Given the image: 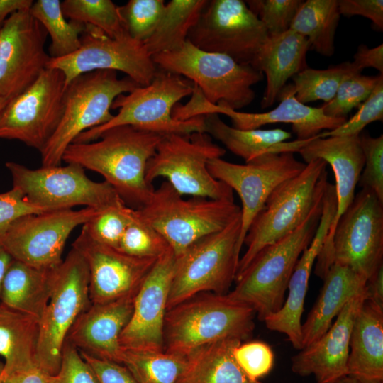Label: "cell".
I'll return each mask as SVG.
<instances>
[{
	"label": "cell",
	"mask_w": 383,
	"mask_h": 383,
	"mask_svg": "<svg viewBox=\"0 0 383 383\" xmlns=\"http://www.w3.org/2000/svg\"><path fill=\"white\" fill-rule=\"evenodd\" d=\"M163 135L131 126L113 127L96 140L70 144L62 161L99 173L126 203L139 208L154 189L146 182V166Z\"/></svg>",
	"instance_id": "cell-1"
},
{
	"label": "cell",
	"mask_w": 383,
	"mask_h": 383,
	"mask_svg": "<svg viewBox=\"0 0 383 383\" xmlns=\"http://www.w3.org/2000/svg\"><path fill=\"white\" fill-rule=\"evenodd\" d=\"M255 311L226 294H197L168 309L164 351L187 357L196 348L226 338L248 340L255 328Z\"/></svg>",
	"instance_id": "cell-2"
},
{
	"label": "cell",
	"mask_w": 383,
	"mask_h": 383,
	"mask_svg": "<svg viewBox=\"0 0 383 383\" xmlns=\"http://www.w3.org/2000/svg\"><path fill=\"white\" fill-rule=\"evenodd\" d=\"M323 198L294 231L261 249L235 277V288L227 294L233 300L252 307L260 321H264L283 306L296 262L318 228Z\"/></svg>",
	"instance_id": "cell-3"
},
{
	"label": "cell",
	"mask_w": 383,
	"mask_h": 383,
	"mask_svg": "<svg viewBox=\"0 0 383 383\" xmlns=\"http://www.w3.org/2000/svg\"><path fill=\"white\" fill-rule=\"evenodd\" d=\"M193 90L194 84L189 79L157 68L149 84L137 87L115 99L111 110L118 109L116 115L108 122L83 132L73 143L96 140L105 131L121 126H131L162 135L204 132V115L185 121H178L172 116L174 106L183 98L191 96Z\"/></svg>",
	"instance_id": "cell-4"
},
{
	"label": "cell",
	"mask_w": 383,
	"mask_h": 383,
	"mask_svg": "<svg viewBox=\"0 0 383 383\" xmlns=\"http://www.w3.org/2000/svg\"><path fill=\"white\" fill-rule=\"evenodd\" d=\"M327 163L315 159L306 163L296 176L280 184L269 196L264 207L250 224L235 277L264 247L287 235L308 216L324 195L328 182Z\"/></svg>",
	"instance_id": "cell-5"
},
{
	"label": "cell",
	"mask_w": 383,
	"mask_h": 383,
	"mask_svg": "<svg viewBox=\"0 0 383 383\" xmlns=\"http://www.w3.org/2000/svg\"><path fill=\"white\" fill-rule=\"evenodd\" d=\"M136 209L164 237L176 257L201 238L226 228L240 214L234 199H185L167 181Z\"/></svg>",
	"instance_id": "cell-6"
},
{
	"label": "cell",
	"mask_w": 383,
	"mask_h": 383,
	"mask_svg": "<svg viewBox=\"0 0 383 383\" xmlns=\"http://www.w3.org/2000/svg\"><path fill=\"white\" fill-rule=\"evenodd\" d=\"M157 67L180 75L196 86L206 100L233 110L250 104L255 97L252 86L263 74L231 57L206 52L188 40L179 48L152 55Z\"/></svg>",
	"instance_id": "cell-7"
},
{
	"label": "cell",
	"mask_w": 383,
	"mask_h": 383,
	"mask_svg": "<svg viewBox=\"0 0 383 383\" xmlns=\"http://www.w3.org/2000/svg\"><path fill=\"white\" fill-rule=\"evenodd\" d=\"M139 87L128 77L119 79L113 70H95L74 79L65 89L59 124L40 152L42 166L61 165L65 150L81 133L113 117L115 99Z\"/></svg>",
	"instance_id": "cell-8"
},
{
	"label": "cell",
	"mask_w": 383,
	"mask_h": 383,
	"mask_svg": "<svg viewBox=\"0 0 383 383\" xmlns=\"http://www.w3.org/2000/svg\"><path fill=\"white\" fill-rule=\"evenodd\" d=\"M226 150L205 132L164 135L145 170L147 183L164 177L180 194L213 199H234L233 190L208 170L211 160L222 157Z\"/></svg>",
	"instance_id": "cell-9"
},
{
	"label": "cell",
	"mask_w": 383,
	"mask_h": 383,
	"mask_svg": "<svg viewBox=\"0 0 383 383\" xmlns=\"http://www.w3.org/2000/svg\"><path fill=\"white\" fill-rule=\"evenodd\" d=\"M240 227L241 213L226 228L201 238L176 257L167 310L199 293L226 294L240 260Z\"/></svg>",
	"instance_id": "cell-10"
},
{
	"label": "cell",
	"mask_w": 383,
	"mask_h": 383,
	"mask_svg": "<svg viewBox=\"0 0 383 383\" xmlns=\"http://www.w3.org/2000/svg\"><path fill=\"white\" fill-rule=\"evenodd\" d=\"M87 265L72 248L65 259L53 268L50 297L39 320L37 365L49 375L58 373L67 333L79 316L91 305Z\"/></svg>",
	"instance_id": "cell-11"
},
{
	"label": "cell",
	"mask_w": 383,
	"mask_h": 383,
	"mask_svg": "<svg viewBox=\"0 0 383 383\" xmlns=\"http://www.w3.org/2000/svg\"><path fill=\"white\" fill-rule=\"evenodd\" d=\"M333 263L372 277L383 265V202L370 189H362L340 217L330 250L315 273L321 279Z\"/></svg>",
	"instance_id": "cell-12"
},
{
	"label": "cell",
	"mask_w": 383,
	"mask_h": 383,
	"mask_svg": "<svg viewBox=\"0 0 383 383\" xmlns=\"http://www.w3.org/2000/svg\"><path fill=\"white\" fill-rule=\"evenodd\" d=\"M13 187L33 206L45 211L72 209L74 206L99 209L122 199L106 181L95 182L77 164L42 166L31 169L7 162Z\"/></svg>",
	"instance_id": "cell-13"
},
{
	"label": "cell",
	"mask_w": 383,
	"mask_h": 383,
	"mask_svg": "<svg viewBox=\"0 0 383 383\" xmlns=\"http://www.w3.org/2000/svg\"><path fill=\"white\" fill-rule=\"evenodd\" d=\"M269 38L263 23L242 0L208 1L187 40L200 50L252 65Z\"/></svg>",
	"instance_id": "cell-14"
},
{
	"label": "cell",
	"mask_w": 383,
	"mask_h": 383,
	"mask_svg": "<svg viewBox=\"0 0 383 383\" xmlns=\"http://www.w3.org/2000/svg\"><path fill=\"white\" fill-rule=\"evenodd\" d=\"M63 73L46 68L0 113V138L16 140L40 152L57 128L66 89Z\"/></svg>",
	"instance_id": "cell-15"
},
{
	"label": "cell",
	"mask_w": 383,
	"mask_h": 383,
	"mask_svg": "<svg viewBox=\"0 0 383 383\" xmlns=\"http://www.w3.org/2000/svg\"><path fill=\"white\" fill-rule=\"evenodd\" d=\"M96 210L84 207L22 216L0 237V246L13 260L38 269H52L63 260L64 247L71 233Z\"/></svg>",
	"instance_id": "cell-16"
},
{
	"label": "cell",
	"mask_w": 383,
	"mask_h": 383,
	"mask_svg": "<svg viewBox=\"0 0 383 383\" xmlns=\"http://www.w3.org/2000/svg\"><path fill=\"white\" fill-rule=\"evenodd\" d=\"M81 47L61 58H50L47 68L60 70L66 86L79 75L95 70L124 72L140 86L149 84L157 67L143 42L130 36L111 38L99 29L86 25Z\"/></svg>",
	"instance_id": "cell-17"
},
{
	"label": "cell",
	"mask_w": 383,
	"mask_h": 383,
	"mask_svg": "<svg viewBox=\"0 0 383 383\" xmlns=\"http://www.w3.org/2000/svg\"><path fill=\"white\" fill-rule=\"evenodd\" d=\"M278 99L279 104L264 113H246L233 110L224 105L212 104L203 96L199 89L194 85L190 99L185 104H177L173 117L185 121L208 113L223 114L231 118L233 127L240 130L258 129L276 123H291L297 140H307L321 133L323 129L334 130L346 121V118L326 116L321 107L305 105L297 100L292 84L285 85Z\"/></svg>",
	"instance_id": "cell-18"
},
{
	"label": "cell",
	"mask_w": 383,
	"mask_h": 383,
	"mask_svg": "<svg viewBox=\"0 0 383 383\" xmlns=\"http://www.w3.org/2000/svg\"><path fill=\"white\" fill-rule=\"evenodd\" d=\"M305 166L293 152L266 153L244 165L221 157L209 162L211 174L235 190L241 200V247L251 223L270 194L280 184L299 174Z\"/></svg>",
	"instance_id": "cell-19"
},
{
	"label": "cell",
	"mask_w": 383,
	"mask_h": 383,
	"mask_svg": "<svg viewBox=\"0 0 383 383\" xmlns=\"http://www.w3.org/2000/svg\"><path fill=\"white\" fill-rule=\"evenodd\" d=\"M48 33L30 10L11 14L0 28V96L11 99L47 68Z\"/></svg>",
	"instance_id": "cell-20"
},
{
	"label": "cell",
	"mask_w": 383,
	"mask_h": 383,
	"mask_svg": "<svg viewBox=\"0 0 383 383\" xmlns=\"http://www.w3.org/2000/svg\"><path fill=\"white\" fill-rule=\"evenodd\" d=\"M72 246L87 265L91 304L135 296L157 259L131 256L99 243L82 228Z\"/></svg>",
	"instance_id": "cell-21"
},
{
	"label": "cell",
	"mask_w": 383,
	"mask_h": 383,
	"mask_svg": "<svg viewBox=\"0 0 383 383\" xmlns=\"http://www.w3.org/2000/svg\"><path fill=\"white\" fill-rule=\"evenodd\" d=\"M176 257L170 248L159 257L137 292L130 321L121 332L123 349L164 350L163 328Z\"/></svg>",
	"instance_id": "cell-22"
},
{
	"label": "cell",
	"mask_w": 383,
	"mask_h": 383,
	"mask_svg": "<svg viewBox=\"0 0 383 383\" xmlns=\"http://www.w3.org/2000/svg\"><path fill=\"white\" fill-rule=\"evenodd\" d=\"M336 211L335 187L328 182L323 198L319 223L309 245L303 251L288 284V294L282 308L264 321L267 328L287 335L292 346L303 349L301 318L313 265L326 238Z\"/></svg>",
	"instance_id": "cell-23"
},
{
	"label": "cell",
	"mask_w": 383,
	"mask_h": 383,
	"mask_svg": "<svg viewBox=\"0 0 383 383\" xmlns=\"http://www.w3.org/2000/svg\"><path fill=\"white\" fill-rule=\"evenodd\" d=\"M297 152L306 163L315 159L324 160L331 165L335 176L336 211L316 258V264H318L328 254L337 224L354 199L365 158L359 135L320 138L318 134Z\"/></svg>",
	"instance_id": "cell-24"
},
{
	"label": "cell",
	"mask_w": 383,
	"mask_h": 383,
	"mask_svg": "<svg viewBox=\"0 0 383 383\" xmlns=\"http://www.w3.org/2000/svg\"><path fill=\"white\" fill-rule=\"evenodd\" d=\"M135 296L91 304L77 318L65 342L94 357L121 364L119 338L132 316Z\"/></svg>",
	"instance_id": "cell-25"
},
{
	"label": "cell",
	"mask_w": 383,
	"mask_h": 383,
	"mask_svg": "<svg viewBox=\"0 0 383 383\" xmlns=\"http://www.w3.org/2000/svg\"><path fill=\"white\" fill-rule=\"evenodd\" d=\"M365 299L366 292L351 299L325 334L292 357L294 373L303 377L313 374L317 383H328L348 374L352 328Z\"/></svg>",
	"instance_id": "cell-26"
},
{
	"label": "cell",
	"mask_w": 383,
	"mask_h": 383,
	"mask_svg": "<svg viewBox=\"0 0 383 383\" xmlns=\"http://www.w3.org/2000/svg\"><path fill=\"white\" fill-rule=\"evenodd\" d=\"M309 50L308 40L290 29L269 36L252 65L266 76L262 109L273 105L287 80L307 68Z\"/></svg>",
	"instance_id": "cell-27"
},
{
	"label": "cell",
	"mask_w": 383,
	"mask_h": 383,
	"mask_svg": "<svg viewBox=\"0 0 383 383\" xmlns=\"http://www.w3.org/2000/svg\"><path fill=\"white\" fill-rule=\"evenodd\" d=\"M322 279L318 299L301 324L304 348L325 334L334 317L351 299L366 292L367 279L345 265L332 264Z\"/></svg>",
	"instance_id": "cell-28"
},
{
	"label": "cell",
	"mask_w": 383,
	"mask_h": 383,
	"mask_svg": "<svg viewBox=\"0 0 383 383\" xmlns=\"http://www.w3.org/2000/svg\"><path fill=\"white\" fill-rule=\"evenodd\" d=\"M348 374L383 383V309L365 300L352 328Z\"/></svg>",
	"instance_id": "cell-29"
},
{
	"label": "cell",
	"mask_w": 383,
	"mask_h": 383,
	"mask_svg": "<svg viewBox=\"0 0 383 383\" xmlns=\"http://www.w3.org/2000/svg\"><path fill=\"white\" fill-rule=\"evenodd\" d=\"M204 116V132L221 141L245 163L266 153L298 152L312 139L284 142L292 135L282 129L240 130L227 125L218 114L208 113Z\"/></svg>",
	"instance_id": "cell-30"
},
{
	"label": "cell",
	"mask_w": 383,
	"mask_h": 383,
	"mask_svg": "<svg viewBox=\"0 0 383 383\" xmlns=\"http://www.w3.org/2000/svg\"><path fill=\"white\" fill-rule=\"evenodd\" d=\"M241 344L235 338H226L202 345L186 357L176 383H261L250 379L233 356Z\"/></svg>",
	"instance_id": "cell-31"
},
{
	"label": "cell",
	"mask_w": 383,
	"mask_h": 383,
	"mask_svg": "<svg viewBox=\"0 0 383 383\" xmlns=\"http://www.w3.org/2000/svg\"><path fill=\"white\" fill-rule=\"evenodd\" d=\"M38 318L0 304V355L5 360L2 377L38 367Z\"/></svg>",
	"instance_id": "cell-32"
},
{
	"label": "cell",
	"mask_w": 383,
	"mask_h": 383,
	"mask_svg": "<svg viewBox=\"0 0 383 383\" xmlns=\"http://www.w3.org/2000/svg\"><path fill=\"white\" fill-rule=\"evenodd\" d=\"M52 270L13 259L2 282L1 304L40 320L50 297Z\"/></svg>",
	"instance_id": "cell-33"
},
{
	"label": "cell",
	"mask_w": 383,
	"mask_h": 383,
	"mask_svg": "<svg viewBox=\"0 0 383 383\" xmlns=\"http://www.w3.org/2000/svg\"><path fill=\"white\" fill-rule=\"evenodd\" d=\"M340 17L336 0L303 1L289 29L306 38L310 49L330 57L335 52V35Z\"/></svg>",
	"instance_id": "cell-34"
},
{
	"label": "cell",
	"mask_w": 383,
	"mask_h": 383,
	"mask_svg": "<svg viewBox=\"0 0 383 383\" xmlns=\"http://www.w3.org/2000/svg\"><path fill=\"white\" fill-rule=\"evenodd\" d=\"M207 0H172L165 4L153 34L144 43L150 55L172 51L187 40Z\"/></svg>",
	"instance_id": "cell-35"
},
{
	"label": "cell",
	"mask_w": 383,
	"mask_h": 383,
	"mask_svg": "<svg viewBox=\"0 0 383 383\" xmlns=\"http://www.w3.org/2000/svg\"><path fill=\"white\" fill-rule=\"evenodd\" d=\"M30 12L50 37L48 52L50 58L67 56L81 47V36L86 25L67 21L62 11L61 1L38 0L33 2Z\"/></svg>",
	"instance_id": "cell-36"
},
{
	"label": "cell",
	"mask_w": 383,
	"mask_h": 383,
	"mask_svg": "<svg viewBox=\"0 0 383 383\" xmlns=\"http://www.w3.org/2000/svg\"><path fill=\"white\" fill-rule=\"evenodd\" d=\"M186 357L162 351L123 349L121 364L138 383H176Z\"/></svg>",
	"instance_id": "cell-37"
},
{
	"label": "cell",
	"mask_w": 383,
	"mask_h": 383,
	"mask_svg": "<svg viewBox=\"0 0 383 383\" xmlns=\"http://www.w3.org/2000/svg\"><path fill=\"white\" fill-rule=\"evenodd\" d=\"M362 70L353 62H343L325 70L306 68L292 77L296 98L302 104L321 100L329 102L341 82Z\"/></svg>",
	"instance_id": "cell-38"
},
{
	"label": "cell",
	"mask_w": 383,
	"mask_h": 383,
	"mask_svg": "<svg viewBox=\"0 0 383 383\" xmlns=\"http://www.w3.org/2000/svg\"><path fill=\"white\" fill-rule=\"evenodd\" d=\"M61 8L66 18L94 26L111 38L129 36L119 6L111 0H65Z\"/></svg>",
	"instance_id": "cell-39"
},
{
	"label": "cell",
	"mask_w": 383,
	"mask_h": 383,
	"mask_svg": "<svg viewBox=\"0 0 383 383\" xmlns=\"http://www.w3.org/2000/svg\"><path fill=\"white\" fill-rule=\"evenodd\" d=\"M135 209L123 199L97 209L82 229L95 241L118 249L124 231L131 222Z\"/></svg>",
	"instance_id": "cell-40"
},
{
	"label": "cell",
	"mask_w": 383,
	"mask_h": 383,
	"mask_svg": "<svg viewBox=\"0 0 383 383\" xmlns=\"http://www.w3.org/2000/svg\"><path fill=\"white\" fill-rule=\"evenodd\" d=\"M170 248L164 237L135 209L134 216L121 238L118 250L137 257L158 258Z\"/></svg>",
	"instance_id": "cell-41"
},
{
	"label": "cell",
	"mask_w": 383,
	"mask_h": 383,
	"mask_svg": "<svg viewBox=\"0 0 383 383\" xmlns=\"http://www.w3.org/2000/svg\"><path fill=\"white\" fill-rule=\"evenodd\" d=\"M383 74L365 76L361 74L347 77L339 86L334 97L321 106L324 114L331 117L346 118L351 110L371 94Z\"/></svg>",
	"instance_id": "cell-42"
},
{
	"label": "cell",
	"mask_w": 383,
	"mask_h": 383,
	"mask_svg": "<svg viewBox=\"0 0 383 383\" xmlns=\"http://www.w3.org/2000/svg\"><path fill=\"white\" fill-rule=\"evenodd\" d=\"M165 6L162 0H129L119 6L129 36L143 43L149 39L156 29Z\"/></svg>",
	"instance_id": "cell-43"
},
{
	"label": "cell",
	"mask_w": 383,
	"mask_h": 383,
	"mask_svg": "<svg viewBox=\"0 0 383 383\" xmlns=\"http://www.w3.org/2000/svg\"><path fill=\"white\" fill-rule=\"evenodd\" d=\"M302 0H248L245 3L263 23L269 36L290 28Z\"/></svg>",
	"instance_id": "cell-44"
},
{
	"label": "cell",
	"mask_w": 383,
	"mask_h": 383,
	"mask_svg": "<svg viewBox=\"0 0 383 383\" xmlns=\"http://www.w3.org/2000/svg\"><path fill=\"white\" fill-rule=\"evenodd\" d=\"M359 138L365 158L359 184L371 189L383 202V135L373 138L360 133Z\"/></svg>",
	"instance_id": "cell-45"
},
{
	"label": "cell",
	"mask_w": 383,
	"mask_h": 383,
	"mask_svg": "<svg viewBox=\"0 0 383 383\" xmlns=\"http://www.w3.org/2000/svg\"><path fill=\"white\" fill-rule=\"evenodd\" d=\"M383 120V78L369 96L358 106V110L338 128L319 133L320 138L358 135L369 123Z\"/></svg>",
	"instance_id": "cell-46"
},
{
	"label": "cell",
	"mask_w": 383,
	"mask_h": 383,
	"mask_svg": "<svg viewBox=\"0 0 383 383\" xmlns=\"http://www.w3.org/2000/svg\"><path fill=\"white\" fill-rule=\"evenodd\" d=\"M233 356L243 372L253 380L267 374L274 365L273 351L262 341L240 344L234 349Z\"/></svg>",
	"instance_id": "cell-47"
},
{
	"label": "cell",
	"mask_w": 383,
	"mask_h": 383,
	"mask_svg": "<svg viewBox=\"0 0 383 383\" xmlns=\"http://www.w3.org/2000/svg\"><path fill=\"white\" fill-rule=\"evenodd\" d=\"M52 383H99L90 365L79 350L65 342L62 352L60 367L53 376Z\"/></svg>",
	"instance_id": "cell-48"
},
{
	"label": "cell",
	"mask_w": 383,
	"mask_h": 383,
	"mask_svg": "<svg viewBox=\"0 0 383 383\" xmlns=\"http://www.w3.org/2000/svg\"><path fill=\"white\" fill-rule=\"evenodd\" d=\"M45 211L30 204L16 188L0 193V237L19 218Z\"/></svg>",
	"instance_id": "cell-49"
},
{
	"label": "cell",
	"mask_w": 383,
	"mask_h": 383,
	"mask_svg": "<svg viewBox=\"0 0 383 383\" xmlns=\"http://www.w3.org/2000/svg\"><path fill=\"white\" fill-rule=\"evenodd\" d=\"M79 353L90 365L99 383H138L124 365L100 360L83 352Z\"/></svg>",
	"instance_id": "cell-50"
},
{
	"label": "cell",
	"mask_w": 383,
	"mask_h": 383,
	"mask_svg": "<svg viewBox=\"0 0 383 383\" xmlns=\"http://www.w3.org/2000/svg\"><path fill=\"white\" fill-rule=\"evenodd\" d=\"M340 15L361 16L370 19L379 30L383 29L382 0H340L338 1Z\"/></svg>",
	"instance_id": "cell-51"
},
{
	"label": "cell",
	"mask_w": 383,
	"mask_h": 383,
	"mask_svg": "<svg viewBox=\"0 0 383 383\" xmlns=\"http://www.w3.org/2000/svg\"><path fill=\"white\" fill-rule=\"evenodd\" d=\"M353 62L361 70L372 67L383 74V44L369 48L361 44L354 55Z\"/></svg>",
	"instance_id": "cell-52"
},
{
	"label": "cell",
	"mask_w": 383,
	"mask_h": 383,
	"mask_svg": "<svg viewBox=\"0 0 383 383\" xmlns=\"http://www.w3.org/2000/svg\"><path fill=\"white\" fill-rule=\"evenodd\" d=\"M2 377L4 383H52L53 379L38 367Z\"/></svg>",
	"instance_id": "cell-53"
},
{
	"label": "cell",
	"mask_w": 383,
	"mask_h": 383,
	"mask_svg": "<svg viewBox=\"0 0 383 383\" xmlns=\"http://www.w3.org/2000/svg\"><path fill=\"white\" fill-rule=\"evenodd\" d=\"M366 300L383 309V265L367 281Z\"/></svg>",
	"instance_id": "cell-54"
},
{
	"label": "cell",
	"mask_w": 383,
	"mask_h": 383,
	"mask_svg": "<svg viewBox=\"0 0 383 383\" xmlns=\"http://www.w3.org/2000/svg\"><path fill=\"white\" fill-rule=\"evenodd\" d=\"M33 2L32 0H0V28L13 13L30 10Z\"/></svg>",
	"instance_id": "cell-55"
},
{
	"label": "cell",
	"mask_w": 383,
	"mask_h": 383,
	"mask_svg": "<svg viewBox=\"0 0 383 383\" xmlns=\"http://www.w3.org/2000/svg\"><path fill=\"white\" fill-rule=\"evenodd\" d=\"M13 258L7 252V251L0 246V297H1V290L2 282L4 280L5 274L6 272V270L10 263L11 262ZM0 304H1V300H0Z\"/></svg>",
	"instance_id": "cell-56"
},
{
	"label": "cell",
	"mask_w": 383,
	"mask_h": 383,
	"mask_svg": "<svg viewBox=\"0 0 383 383\" xmlns=\"http://www.w3.org/2000/svg\"><path fill=\"white\" fill-rule=\"evenodd\" d=\"M328 383H370L350 375H345Z\"/></svg>",
	"instance_id": "cell-57"
},
{
	"label": "cell",
	"mask_w": 383,
	"mask_h": 383,
	"mask_svg": "<svg viewBox=\"0 0 383 383\" xmlns=\"http://www.w3.org/2000/svg\"><path fill=\"white\" fill-rule=\"evenodd\" d=\"M9 101V99L0 96V113H1L2 110L6 106Z\"/></svg>",
	"instance_id": "cell-58"
},
{
	"label": "cell",
	"mask_w": 383,
	"mask_h": 383,
	"mask_svg": "<svg viewBox=\"0 0 383 383\" xmlns=\"http://www.w3.org/2000/svg\"><path fill=\"white\" fill-rule=\"evenodd\" d=\"M0 383H4V379L1 374H0Z\"/></svg>",
	"instance_id": "cell-59"
}]
</instances>
